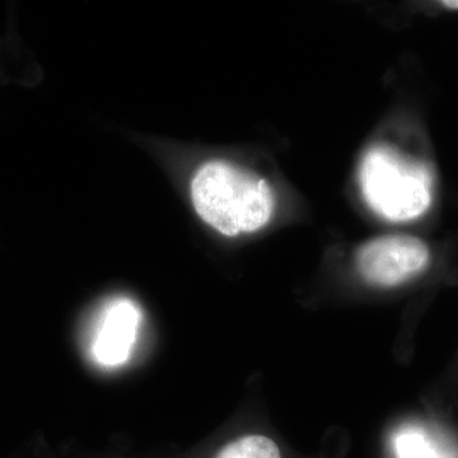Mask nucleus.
<instances>
[{"mask_svg": "<svg viewBox=\"0 0 458 458\" xmlns=\"http://www.w3.org/2000/svg\"><path fill=\"white\" fill-rule=\"evenodd\" d=\"M191 198L199 216L227 237L264 228L276 209V197L264 177L225 161L199 168Z\"/></svg>", "mask_w": 458, "mask_h": 458, "instance_id": "nucleus-1", "label": "nucleus"}, {"mask_svg": "<svg viewBox=\"0 0 458 458\" xmlns=\"http://www.w3.org/2000/svg\"><path fill=\"white\" fill-rule=\"evenodd\" d=\"M360 185L370 209L390 222L419 218L432 203V176L427 165L386 144L367 150Z\"/></svg>", "mask_w": 458, "mask_h": 458, "instance_id": "nucleus-2", "label": "nucleus"}, {"mask_svg": "<svg viewBox=\"0 0 458 458\" xmlns=\"http://www.w3.org/2000/svg\"><path fill=\"white\" fill-rule=\"evenodd\" d=\"M429 247L409 234L373 238L358 249L357 270L370 285L393 288L409 282L429 267Z\"/></svg>", "mask_w": 458, "mask_h": 458, "instance_id": "nucleus-3", "label": "nucleus"}, {"mask_svg": "<svg viewBox=\"0 0 458 458\" xmlns=\"http://www.w3.org/2000/svg\"><path fill=\"white\" fill-rule=\"evenodd\" d=\"M140 325V312L128 300H120L108 309L99 328L93 352L104 366H120L128 360Z\"/></svg>", "mask_w": 458, "mask_h": 458, "instance_id": "nucleus-4", "label": "nucleus"}, {"mask_svg": "<svg viewBox=\"0 0 458 458\" xmlns=\"http://www.w3.org/2000/svg\"><path fill=\"white\" fill-rule=\"evenodd\" d=\"M393 447L397 458H451L424 428L406 426L394 436Z\"/></svg>", "mask_w": 458, "mask_h": 458, "instance_id": "nucleus-5", "label": "nucleus"}, {"mask_svg": "<svg viewBox=\"0 0 458 458\" xmlns=\"http://www.w3.org/2000/svg\"><path fill=\"white\" fill-rule=\"evenodd\" d=\"M216 458H282V452L269 437L251 434L228 443Z\"/></svg>", "mask_w": 458, "mask_h": 458, "instance_id": "nucleus-6", "label": "nucleus"}, {"mask_svg": "<svg viewBox=\"0 0 458 458\" xmlns=\"http://www.w3.org/2000/svg\"><path fill=\"white\" fill-rule=\"evenodd\" d=\"M441 4L443 7L448 9H458V0H445V2H442Z\"/></svg>", "mask_w": 458, "mask_h": 458, "instance_id": "nucleus-7", "label": "nucleus"}]
</instances>
